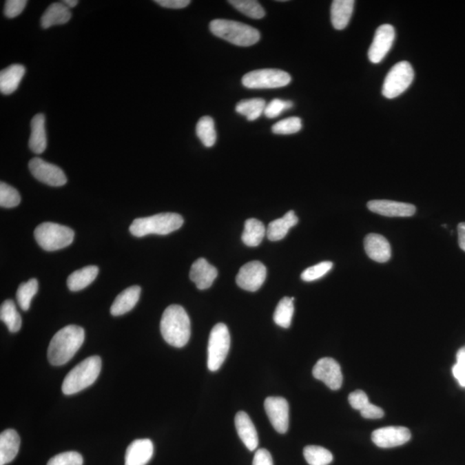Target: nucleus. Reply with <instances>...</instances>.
<instances>
[{
	"label": "nucleus",
	"instance_id": "a211bd4d",
	"mask_svg": "<svg viewBox=\"0 0 465 465\" xmlns=\"http://www.w3.org/2000/svg\"><path fill=\"white\" fill-rule=\"evenodd\" d=\"M217 275H218L217 269L203 258L196 260L189 271V278L195 282L196 287L202 291L211 287Z\"/></svg>",
	"mask_w": 465,
	"mask_h": 465
},
{
	"label": "nucleus",
	"instance_id": "cd10ccee",
	"mask_svg": "<svg viewBox=\"0 0 465 465\" xmlns=\"http://www.w3.org/2000/svg\"><path fill=\"white\" fill-rule=\"evenodd\" d=\"M99 269L96 265H89L72 272L67 281L71 291H79L87 287L98 277Z\"/></svg>",
	"mask_w": 465,
	"mask_h": 465
},
{
	"label": "nucleus",
	"instance_id": "c756f323",
	"mask_svg": "<svg viewBox=\"0 0 465 465\" xmlns=\"http://www.w3.org/2000/svg\"><path fill=\"white\" fill-rule=\"evenodd\" d=\"M0 319L6 324L10 333H17L22 327V318L12 300H6L0 308Z\"/></svg>",
	"mask_w": 465,
	"mask_h": 465
},
{
	"label": "nucleus",
	"instance_id": "7ed1b4c3",
	"mask_svg": "<svg viewBox=\"0 0 465 465\" xmlns=\"http://www.w3.org/2000/svg\"><path fill=\"white\" fill-rule=\"evenodd\" d=\"M209 30L216 37L240 47H249L260 39V33L254 27L236 21L215 19L209 23Z\"/></svg>",
	"mask_w": 465,
	"mask_h": 465
},
{
	"label": "nucleus",
	"instance_id": "37998d69",
	"mask_svg": "<svg viewBox=\"0 0 465 465\" xmlns=\"http://www.w3.org/2000/svg\"><path fill=\"white\" fill-rule=\"evenodd\" d=\"M350 404L351 408L357 410L363 409L368 404L369 398L366 394L362 391H355L349 395Z\"/></svg>",
	"mask_w": 465,
	"mask_h": 465
},
{
	"label": "nucleus",
	"instance_id": "bb28decb",
	"mask_svg": "<svg viewBox=\"0 0 465 465\" xmlns=\"http://www.w3.org/2000/svg\"><path fill=\"white\" fill-rule=\"evenodd\" d=\"M298 223V217L293 210L286 213L281 218L274 220L269 224L267 236L269 240L271 241H278L287 236L289 230L294 227Z\"/></svg>",
	"mask_w": 465,
	"mask_h": 465
},
{
	"label": "nucleus",
	"instance_id": "2eb2a0df",
	"mask_svg": "<svg viewBox=\"0 0 465 465\" xmlns=\"http://www.w3.org/2000/svg\"><path fill=\"white\" fill-rule=\"evenodd\" d=\"M371 439L378 447L392 448L409 442L411 433L404 426L382 427L372 433Z\"/></svg>",
	"mask_w": 465,
	"mask_h": 465
},
{
	"label": "nucleus",
	"instance_id": "4be33fe9",
	"mask_svg": "<svg viewBox=\"0 0 465 465\" xmlns=\"http://www.w3.org/2000/svg\"><path fill=\"white\" fill-rule=\"evenodd\" d=\"M20 437L13 429H7L0 434V465L13 461L19 453Z\"/></svg>",
	"mask_w": 465,
	"mask_h": 465
},
{
	"label": "nucleus",
	"instance_id": "1a4fd4ad",
	"mask_svg": "<svg viewBox=\"0 0 465 465\" xmlns=\"http://www.w3.org/2000/svg\"><path fill=\"white\" fill-rule=\"evenodd\" d=\"M291 81V75L279 69H260L247 72L242 78V85L249 89H273L284 87Z\"/></svg>",
	"mask_w": 465,
	"mask_h": 465
},
{
	"label": "nucleus",
	"instance_id": "f704fd0d",
	"mask_svg": "<svg viewBox=\"0 0 465 465\" xmlns=\"http://www.w3.org/2000/svg\"><path fill=\"white\" fill-rule=\"evenodd\" d=\"M229 3L244 15L254 19H261L265 16L263 6L255 0H229Z\"/></svg>",
	"mask_w": 465,
	"mask_h": 465
},
{
	"label": "nucleus",
	"instance_id": "4c0bfd02",
	"mask_svg": "<svg viewBox=\"0 0 465 465\" xmlns=\"http://www.w3.org/2000/svg\"><path fill=\"white\" fill-rule=\"evenodd\" d=\"M302 127V120L292 116L276 123L271 127V131L276 134H292L299 132Z\"/></svg>",
	"mask_w": 465,
	"mask_h": 465
},
{
	"label": "nucleus",
	"instance_id": "b1692460",
	"mask_svg": "<svg viewBox=\"0 0 465 465\" xmlns=\"http://www.w3.org/2000/svg\"><path fill=\"white\" fill-rule=\"evenodd\" d=\"M25 74V68L14 64L0 72V91L5 95L12 94L19 88L21 81Z\"/></svg>",
	"mask_w": 465,
	"mask_h": 465
},
{
	"label": "nucleus",
	"instance_id": "09e8293b",
	"mask_svg": "<svg viewBox=\"0 0 465 465\" xmlns=\"http://www.w3.org/2000/svg\"><path fill=\"white\" fill-rule=\"evenodd\" d=\"M458 244L462 250L465 251V223L458 224Z\"/></svg>",
	"mask_w": 465,
	"mask_h": 465
},
{
	"label": "nucleus",
	"instance_id": "9d476101",
	"mask_svg": "<svg viewBox=\"0 0 465 465\" xmlns=\"http://www.w3.org/2000/svg\"><path fill=\"white\" fill-rule=\"evenodd\" d=\"M29 168L34 178L43 184L54 187L65 185L68 179L61 168L48 163L41 158H33L30 161Z\"/></svg>",
	"mask_w": 465,
	"mask_h": 465
},
{
	"label": "nucleus",
	"instance_id": "4468645a",
	"mask_svg": "<svg viewBox=\"0 0 465 465\" xmlns=\"http://www.w3.org/2000/svg\"><path fill=\"white\" fill-rule=\"evenodd\" d=\"M265 409L272 426L279 433L289 428V404L285 398L270 396L265 401Z\"/></svg>",
	"mask_w": 465,
	"mask_h": 465
},
{
	"label": "nucleus",
	"instance_id": "72a5a7b5",
	"mask_svg": "<svg viewBox=\"0 0 465 465\" xmlns=\"http://www.w3.org/2000/svg\"><path fill=\"white\" fill-rule=\"evenodd\" d=\"M303 456L309 465H329L333 459V454L329 450L318 446H306Z\"/></svg>",
	"mask_w": 465,
	"mask_h": 465
},
{
	"label": "nucleus",
	"instance_id": "ddd939ff",
	"mask_svg": "<svg viewBox=\"0 0 465 465\" xmlns=\"http://www.w3.org/2000/svg\"><path fill=\"white\" fill-rule=\"evenodd\" d=\"M313 375L332 391H338L342 386L341 368L339 363L332 358H323L317 362L313 369Z\"/></svg>",
	"mask_w": 465,
	"mask_h": 465
},
{
	"label": "nucleus",
	"instance_id": "20e7f679",
	"mask_svg": "<svg viewBox=\"0 0 465 465\" xmlns=\"http://www.w3.org/2000/svg\"><path fill=\"white\" fill-rule=\"evenodd\" d=\"M101 367L102 361L100 357L85 358L65 375L62 384V392L65 395H71L90 387L99 378Z\"/></svg>",
	"mask_w": 465,
	"mask_h": 465
},
{
	"label": "nucleus",
	"instance_id": "f03ea898",
	"mask_svg": "<svg viewBox=\"0 0 465 465\" xmlns=\"http://www.w3.org/2000/svg\"><path fill=\"white\" fill-rule=\"evenodd\" d=\"M161 332L164 340L171 346L185 347L191 337V320L183 307L171 305L162 315Z\"/></svg>",
	"mask_w": 465,
	"mask_h": 465
},
{
	"label": "nucleus",
	"instance_id": "423d86ee",
	"mask_svg": "<svg viewBox=\"0 0 465 465\" xmlns=\"http://www.w3.org/2000/svg\"><path fill=\"white\" fill-rule=\"evenodd\" d=\"M37 242L45 251L62 249L72 243L74 230L70 227L54 223H43L37 226L34 232Z\"/></svg>",
	"mask_w": 465,
	"mask_h": 465
},
{
	"label": "nucleus",
	"instance_id": "5701e85b",
	"mask_svg": "<svg viewBox=\"0 0 465 465\" xmlns=\"http://www.w3.org/2000/svg\"><path fill=\"white\" fill-rule=\"evenodd\" d=\"M31 134L29 141L30 150L37 154H43L47 148L46 127L43 114H37L31 120Z\"/></svg>",
	"mask_w": 465,
	"mask_h": 465
},
{
	"label": "nucleus",
	"instance_id": "6e6552de",
	"mask_svg": "<svg viewBox=\"0 0 465 465\" xmlns=\"http://www.w3.org/2000/svg\"><path fill=\"white\" fill-rule=\"evenodd\" d=\"M415 72L408 61L396 63L386 76L382 95L389 99L396 98L408 89L412 84Z\"/></svg>",
	"mask_w": 465,
	"mask_h": 465
},
{
	"label": "nucleus",
	"instance_id": "f257e3e1",
	"mask_svg": "<svg viewBox=\"0 0 465 465\" xmlns=\"http://www.w3.org/2000/svg\"><path fill=\"white\" fill-rule=\"evenodd\" d=\"M84 340L85 330L81 327L69 325L59 330L48 346V361L55 366L67 364L81 347Z\"/></svg>",
	"mask_w": 465,
	"mask_h": 465
},
{
	"label": "nucleus",
	"instance_id": "49530a36",
	"mask_svg": "<svg viewBox=\"0 0 465 465\" xmlns=\"http://www.w3.org/2000/svg\"><path fill=\"white\" fill-rule=\"evenodd\" d=\"M155 3L165 8L183 9L188 6L191 1L189 0H156Z\"/></svg>",
	"mask_w": 465,
	"mask_h": 465
},
{
	"label": "nucleus",
	"instance_id": "58836bf2",
	"mask_svg": "<svg viewBox=\"0 0 465 465\" xmlns=\"http://www.w3.org/2000/svg\"><path fill=\"white\" fill-rule=\"evenodd\" d=\"M333 268V263L331 261H323L320 263L307 268L302 271L301 278L303 281L312 282L324 277L327 272Z\"/></svg>",
	"mask_w": 465,
	"mask_h": 465
},
{
	"label": "nucleus",
	"instance_id": "3c124183",
	"mask_svg": "<svg viewBox=\"0 0 465 465\" xmlns=\"http://www.w3.org/2000/svg\"><path fill=\"white\" fill-rule=\"evenodd\" d=\"M63 3L65 6L68 7L69 9H71L77 6L79 1H77V0H65Z\"/></svg>",
	"mask_w": 465,
	"mask_h": 465
},
{
	"label": "nucleus",
	"instance_id": "f3484780",
	"mask_svg": "<svg viewBox=\"0 0 465 465\" xmlns=\"http://www.w3.org/2000/svg\"><path fill=\"white\" fill-rule=\"evenodd\" d=\"M364 250L368 257L378 263H385L391 260V247L385 237L378 234H369L365 237Z\"/></svg>",
	"mask_w": 465,
	"mask_h": 465
},
{
	"label": "nucleus",
	"instance_id": "c85d7f7f",
	"mask_svg": "<svg viewBox=\"0 0 465 465\" xmlns=\"http://www.w3.org/2000/svg\"><path fill=\"white\" fill-rule=\"evenodd\" d=\"M265 234H267V229L263 223L255 218H250L245 223L241 240L248 247H257L262 242Z\"/></svg>",
	"mask_w": 465,
	"mask_h": 465
},
{
	"label": "nucleus",
	"instance_id": "0eeeda50",
	"mask_svg": "<svg viewBox=\"0 0 465 465\" xmlns=\"http://www.w3.org/2000/svg\"><path fill=\"white\" fill-rule=\"evenodd\" d=\"M230 333L223 323L216 324L209 334L208 344V368L218 371L225 361L230 348Z\"/></svg>",
	"mask_w": 465,
	"mask_h": 465
},
{
	"label": "nucleus",
	"instance_id": "473e14b6",
	"mask_svg": "<svg viewBox=\"0 0 465 465\" xmlns=\"http://www.w3.org/2000/svg\"><path fill=\"white\" fill-rule=\"evenodd\" d=\"M294 298H282L279 301L277 308H276L273 320L278 326L284 327V329H289L291 326L293 313H294Z\"/></svg>",
	"mask_w": 465,
	"mask_h": 465
},
{
	"label": "nucleus",
	"instance_id": "c9c22d12",
	"mask_svg": "<svg viewBox=\"0 0 465 465\" xmlns=\"http://www.w3.org/2000/svg\"><path fill=\"white\" fill-rule=\"evenodd\" d=\"M38 291V281L31 278L26 282L19 285L17 291V300L20 308L26 311L30 309L31 301Z\"/></svg>",
	"mask_w": 465,
	"mask_h": 465
},
{
	"label": "nucleus",
	"instance_id": "8fccbe9b",
	"mask_svg": "<svg viewBox=\"0 0 465 465\" xmlns=\"http://www.w3.org/2000/svg\"><path fill=\"white\" fill-rule=\"evenodd\" d=\"M457 364L465 367V347L458 350L457 353Z\"/></svg>",
	"mask_w": 465,
	"mask_h": 465
},
{
	"label": "nucleus",
	"instance_id": "9b49d317",
	"mask_svg": "<svg viewBox=\"0 0 465 465\" xmlns=\"http://www.w3.org/2000/svg\"><path fill=\"white\" fill-rule=\"evenodd\" d=\"M267 278V267L260 261H251L240 268L236 276V284L245 291L254 292Z\"/></svg>",
	"mask_w": 465,
	"mask_h": 465
},
{
	"label": "nucleus",
	"instance_id": "e433bc0d",
	"mask_svg": "<svg viewBox=\"0 0 465 465\" xmlns=\"http://www.w3.org/2000/svg\"><path fill=\"white\" fill-rule=\"evenodd\" d=\"M21 196L19 192L12 186L1 182L0 184V205L3 208H14L19 205Z\"/></svg>",
	"mask_w": 465,
	"mask_h": 465
},
{
	"label": "nucleus",
	"instance_id": "2f4dec72",
	"mask_svg": "<svg viewBox=\"0 0 465 465\" xmlns=\"http://www.w3.org/2000/svg\"><path fill=\"white\" fill-rule=\"evenodd\" d=\"M196 136L202 141L203 146L211 147L216 141V131L215 123L212 117L209 116H203L198 121L196 127Z\"/></svg>",
	"mask_w": 465,
	"mask_h": 465
},
{
	"label": "nucleus",
	"instance_id": "f8f14e48",
	"mask_svg": "<svg viewBox=\"0 0 465 465\" xmlns=\"http://www.w3.org/2000/svg\"><path fill=\"white\" fill-rule=\"evenodd\" d=\"M395 32L391 24H382L375 31L373 41L369 48L368 56L372 63L378 64L384 60L394 43Z\"/></svg>",
	"mask_w": 465,
	"mask_h": 465
},
{
	"label": "nucleus",
	"instance_id": "aec40b11",
	"mask_svg": "<svg viewBox=\"0 0 465 465\" xmlns=\"http://www.w3.org/2000/svg\"><path fill=\"white\" fill-rule=\"evenodd\" d=\"M234 423H236L238 435L247 449L251 451L256 450L258 446V433L249 415L246 412H238Z\"/></svg>",
	"mask_w": 465,
	"mask_h": 465
},
{
	"label": "nucleus",
	"instance_id": "ea45409f",
	"mask_svg": "<svg viewBox=\"0 0 465 465\" xmlns=\"http://www.w3.org/2000/svg\"><path fill=\"white\" fill-rule=\"evenodd\" d=\"M294 103L292 101H285L282 99H273L265 106V116L268 118H276L281 115L285 110L291 109Z\"/></svg>",
	"mask_w": 465,
	"mask_h": 465
},
{
	"label": "nucleus",
	"instance_id": "79ce46f5",
	"mask_svg": "<svg viewBox=\"0 0 465 465\" xmlns=\"http://www.w3.org/2000/svg\"><path fill=\"white\" fill-rule=\"evenodd\" d=\"M26 0H8L5 5V15L9 19H14L23 12L27 5Z\"/></svg>",
	"mask_w": 465,
	"mask_h": 465
},
{
	"label": "nucleus",
	"instance_id": "393cba45",
	"mask_svg": "<svg viewBox=\"0 0 465 465\" xmlns=\"http://www.w3.org/2000/svg\"><path fill=\"white\" fill-rule=\"evenodd\" d=\"M355 2L353 0H334L331 6V22L334 29L342 30L350 22Z\"/></svg>",
	"mask_w": 465,
	"mask_h": 465
},
{
	"label": "nucleus",
	"instance_id": "6ab92c4d",
	"mask_svg": "<svg viewBox=\"0 0 465 465\" xmlns=\"http://www.w3.org/2000/svg\"><path fill=\"white\" fill-rule=\"evenodd\" d=\"M154 455V444L150 440H136L127 448L125 465H146Z\"/></svg>",
	"mask_w": 465,
	"mask_h": 465
},
{
	"label": "nucleus",
	"instance_id": "dca6fc26",
	"mask_svg": "<svg viewBox=\"0 0 465 465\" xmlns=\"http://www.w3.org/2000/svg\"><path fill=\"white\" fill-rule=\"evenodd\" d=\"M371 212L388 217H409L415 215V207L410 203L391 201V200H372L367 203Z\"/></svg>",
	"mask_w": 465,
	"mask_h": 465
},
{
	"label": "nucleus",
	"instance_id": "39448f33",
	"mask_svg": "<svg viewBox=\"0 0 465 465\" xmlns=\"http://www.w3.org/2000/svg\"><path fill=\"white\" fill-rule=\"evenodd\" d=\"M183 223L184 219L178 214L161 213L134 220L130 227V231L136 237H143L148 234L165 236L180 229Z\"/></svg>",
	"mask_w": 465,
	"mask_h": 465
},
{
	"label": "nucleus",
	"instance_id": "c03bdc74",
	"mask_svg": "<svg viewBox=\"0 0 465 465\" xmlns=\"http://www.w3.org/2000/svg\"><path fill=\"white\" fill-rule=\"evenodd\" d=\"M361 415L365 419H381L384 415V410L379 406L369 402L363 409L360 410Z\"/></svg>",
	"mask_w": 465,
	"mask_h": 465
},
{
	"label": "nucleus",
	"instance_id": "a18cd8bd",
	"mask_svg": "<svg viewBox=\"0 0 465 465\" xmlns=\"http://www.w3.org/2000/svg\"><path fill=\"white\" fill-rule=\"evenodd\" d=\"M253 465H273V460L269 451L267 449H258L255 453Z\"/></svg>",
	"mask_w": 465,
	"mask_h": 465
},
{
	"label": "nucleus",
	"instance_id": "a878e982",
	"mask_svg": "<svg viewBox=\"0 0 465 465\" xmlns=\"http://www.w3.org/2000/svg\"><path fill=\"white\" fill-rule=\"evenodd\" d=\"M71 17L70 9L65 6L63 2L52 3L41 16V27L43 29H48L54 25L67 23Z\"/></svg>",
	"mask_w": 465,
	"mask_h": 465
},
{
	"label": "nucleus",
	"instance_id": "412c9836",
	"mask_svg": "<svg viewBox=\"0 0 465 465\" xmlns=\"http://www.w3.org/2000/svg\"><path fill=\"white\" fill-rule=\"evenodd\" d=\"M141 291L140 286L137 285L124 289L116 296L115 301L110 307V313L114 316H119L130 312L139 301Z\"/></svg>",
	"mask_w": 465,
	"mask_h": 465
},
{
	"label": "nucleus",
	"instance_id": "a19ab883",
	"mask_svg": "<svg viewBox=\"0 0 465 465\" xmlns=\"http://www.w3.org/2000/svg\"><path fill=\"white\" fill-rule=\"evenodd\" d=\"M47 465H83V457L76 451H67L55 455Z\"/></svg>",
	"mask_w": 465,
	"mask_h": 465
},
{
	"label": "nucleus",
	"instance_id": "7c9ffc66",
	"mask_svg": "<svg viewBox=\"0 0 465 465\" xmlns=\"http://www.w3.org/2000/svg\"><path fill=\"white\" fill-rule=\"evenodd\" d=\"M265 106L267 103L262 99H244L237 103L236 110L248 121H255L265 112Z\"/></svg>",
	"mask_w": 465,
	"mask_h": 465
},
{
	"label": "nucleus",
	"instance_id": "de8ad7c7",
	"mask_svg": "<svg viewBox=\"0 0 465 465\" xmlns=\"http://www.w3.org/2000/svg\"><path fill=\"white\" fill-rule=\"evenodd\" d=\"M453 373L462 387H465V367L456 364L453 368Z\"/></svg>",
	"mask_w": 465,
	"mask_h": 465
}]
</instances>
